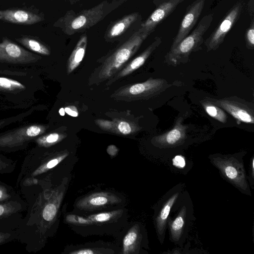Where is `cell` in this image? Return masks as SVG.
<instances>
[{
  "label": "cell",
  "instance_id": "1f68e13d",
  "mask_svg": "<svg viewBox=\"0 0 254 254\" xmlns=\"http://www.w3.org/2000/svg\"><path fill=\"white\" fill-rule=\"evenodd\" d=\"M16 230L4 231L0 230V246L17 240Z\"/></svg>",
  "mask_w": 254,
  "mask_h": 254
},
{
  "label": "cell",
  "instance_id": "83f0119b",
  "mask_svg": "<svg viewBox=\"0 0 254 254\" xmlns=\"http://www.w3.org/2000/svg\"><path fill=\"white\" fill-rule=\"evenodd\" d=\"M122 210H117L115 211L104 212L88 216L87 218L90 219L93 223H105L111 221L120 215H121Z\"/></svg>",
  "mask_w": 254,
  "mask_h": 254
},
{
  "label": "cell",
  "instance_id": "4316f807",
  "mask_svg": "<svg viewBox=\"0 0 254 254\" xmlns=\"http://www.w3.org/2000/svg\"><path fill=\"white\" fill-rule=\"evenodd\" d=\"M21 196L11 186L0 181V203L10 201Z\"/></svg>",
  "mask_w": 254,
  "mask_h": 254
},
{
  "label": "cell",
  "instance_id": "8d00e7d4",
  "mask_svg": "<svg viewBox=\"0 0 254 254\" xmlns=\"http://www.w3.org/2000/svg\"><path fill=\"white\" fill-rule=\"evenodd\" d=\"M0 74L15 75V76H24L26 75V73L21 71H14L8 70H0Z\"/></svg>",
  "mask_w": 254,
  "mask_h": 254
},
{
  "label": "cell",
  "instance_id": "f546056e",
  "mask_svg": "<svg viewBox=\"0 0 254 254\" xmlns=\"http://www.w3.org/2000/svg\"><path fill=\"white\" fill-rule=\"evenodd\" d=\"M66 222L77 225H88L93 224V222L88 218H84L74 214H69L66 216Z\"/></svg>",
  "mask_w": 254,
  "mask_h": 254
},
{
  "label": "cell",
  "instance_id": "5bb4252c",
  "mask_svg": "<svg viewBox=\"0 0 254 254\" xmlns=\"http://www.w3.org/2000/svg\"><path fill=\"white\" fill-rule=\"evenodd\" d=\"M120 201V198L114 193L100 191L81 198L77 202L76 206L81 210L91 211L114 205Z\"/></svg>",
  "mask_w": 254,
  "mask_h": 254
},
{
  "label": "cell",
  "instance_id": "cb8c5ba5",
  "mask_svg": "<svg viewBox=\"0 0 254 254\" xmlns=\"http://www.w3.org/2000/svg\"><path fill=\"white\" fill-rule=\"evenodd\" d=\"M16 40L24 47L34 52L46 56L50 54L49 49L45 45L36 40L26 37L17 38Z\"/></svg>",
  "mask_w": 254,
  "mask_h": 254
},
{
  "label": "cell",
  "instance_id": "277c9868",
  "mask_svg": "<svg viewBox=\"0 0 254 254\" xmlns=\"http://www.w3.org/2000/svg\"><path fill=\"white\" fill-rule=\"evenodd\" d=\"M48 126L32 124L0 135V151L11 152L24 149L28 143L44 133Z\"/></svg>",
  "mask_w": 254,
  "mask_h": 254
},
{
  "label": "cell",
  "instance_id": "44dd1931",
  "mask_svg": "<svg viewBox=\"0 0 254 254\" xmlns=\"http://www.w3.org/2000/svg\"><path fill=\"white\" fill-rule=\"evenodd\" d=\"M187 207L184 206L174 220L169 219L168 224L171 238L174 242H178L183 234L187 223Z\"/></svg>",
  "mask_w": 254,
  "mask_h": 254
},
{
  "label": "cell",
  "instance_id": "603a6c76",
  "mask_svg": "<svg viewBox=\"0 0 254 254\" xmlns=\"http://www.w3.org/2000/svg\"><path fill=\"white\" fill-rule=\"evenodd\" d=\"M200 103L205 112L210 117L221 123L227 122L228 117L225 111L221 108L212 103L208 98L201 101Z\"/></svg>",
  "mask_w": 254,
  "mask_h": 254
},
{
  "label": "cell",
  "instance_id": "30bf717a",
  "mask_svg": "<svg viewBox=\"0 0 254 254\" xmlns=\"http://www.w3.org/2000/svg\"><path fill=\"white\" fill-rule=\"evenodd\" d=\"M41 58L6 38H3L0 43V62L28 64L35 63Z\"/></svg>",
  "mask_w": 254,
  "mask_h": 254
},
{
  "label": "cell",
  "instance_id": "52a82bcc",
  "mask_svg": "<svg viewBox=\"0 0 254 254\" xmlns=\"http://www.w3.org/2000/svg\"><path fill=\"white\" fill-rule=\"evenodd\" d=\"M27 208V202L21 196L0 203V230L12 231L17 229Z\"/></svg>",
  "mask_w": 254,
  "mask_h": 254
},
{
  "label": "cell",
  "instance_id": "2e32d148",
  "mask_svg": "<svg viewBox=\"0 0 254 254\" xmlns=\"http://www.w3.org/2000/svg\"><path fill=\"white\" fill-rule=\"evenodd\" d=\"M95 122L102 129L119 134L128 135L139 129L133 123L122 119H115L113 121L97 120Z\"/></svg>",
  "mask_w": 254,
  "mask_h": 254
},
{
  "label": "cell",
  "instance_id": "4fadbf2b",
  "mask_svg": "<svg viewBox=\"0 0 254 254\" xmlns=\"http://www.w3.org/2000/svg\"><path fill=\"white\" fill-rule=\"evenodd\" d=\"M183 122L184 117H178L171 129L152 139L154 144L162 147L176 146L182 144L187 137L188 127Z\"/></svg>",
  "mask_w": 254,
  "mask_h": 254
},
{
  "label": "cell",
  "instance_id": "5b68a950",
  "mask_svg": "<svg viewBox=\"0 0 254 254\" xmlns=\"http://www.w3.org/2000/svg\"><path fill=\"white\" fill-rule=\"evenodd\" d=\"M170 85L162 78H150L145 82L122 87L113 94V98L126 101L147 99L159 94Z\"/></svg>",
  "mask_w": 254,
  "mask_h": 254
},
{
  "label": "cell",
  "instance_id": "9a60e30c",
  "mask_svg": "<svg viewBox=\"0 0 254 254\" xmlns=\"http://www.w3.org/2000/svg\"><path fill=\"white\" fill-rule=\"evenodd\" d=\"M0 20L21 25H31L42 20L39 15L22 9L0 10Z\"/></svg>",
  "mask_w": 254,
  "mask_h": 254
},
{
  "label": "cell",
  "instance_id": "4dcf8cb0",
  "mask_svg": "<svg viewBox=\"0 0 254 254\" xmlns=\"http://www.w3.org/2000/svg\"><path fill=\"white\" fill-rule=\"evenodd\" d=\"M245 39L247 48L253 50L254 48V19L253 17L250 26L246 32Z\"/></svg>",
  "mask_w": 254,
  "mask_h": 254
},
{
  "label": "cell",
  "instance_id": "d4e9b609",
  "mask_svg": "<svg viewBox=\"0 0 254 254\" xmlns=\"http://www.w3.org/2000/svg\"><path fill=\"white\" fill-rule=\"evenodd\" d=\"M65 136L63 133L52 132L39 136L35 141L39 147L49 148L61 141Z\"/></svg>",
  "mask_w": 254,
  "mask_h": 254
},
{
  "label": "cell",
  "instance_id": "8992f818",
  "mask_svg": "<svg viewBox=\"0 0 254 254\" xmlns=\"http://www.w3.org/2000/svg\"><path fill=\"white\" fill-rule=\"evenodd\" d=\"M107 1H103L97 5L83 10L76 15H67L64 22V31L68 35L83 32L100 21L105 14Z\"/></svg>",
  "mask_w": 254,
  "mask_h": 254
},
{
  "label": "cell",
  "instance_id": "f35d334b",
  "mask_svg": "<svg viewBox=\"0 0 254 254\" xmlns=\"http://www.w3.org/2000/svg\"><path fill=\"white\" fill-rule=\"evenodd\" d=\"M59 113L61 116H64L65 114L64 109L63 108L60 109V110L59 111Z\"/></svg>",
  "mask_w": 254,
  "mask_h": 254
},
{
  "label": "cell",
  "instance_id": "e575fe53",
  "mask_svg": "<svg viewBox=\"0 0 254 254\" xmlns=\"http://www.w3.org/2000/svg\"><path fill=\"white\" fill-rule=\"evenodd\" d=\"M173 165L179 168H183L185 167L186 163L185 159L182 156H176L173 159Z\"/></svg>",
  "mask_w": 254,
  "mask_h": 254
},
{
  "label": "cell",
  "instance_id": "e0dca14e",
  "mask_svg": "<svg viewBox=\"0 0 254 254\" xmlns=\"http://www.w3.org/2000/svg\"><path fill=\"white\" fill-rule=\"evenodd\" d=\"M161 43V38L158 36L156 37L153 42L142 53L134 59L118 73L116 78L119 79L129 75L141 66Z\"/></svg>",
  "mask_w": 254,
  "mask_h": 254
},
{
  "label": "cell",
  "instance_id": "ffe728a7",
  "mask_svg": "<svg viewBox=\"0 0 254 254\" xmlns=\"http://www.w3.org/2000/svg\"><path fill=\"white\" fill-rule=\"evenodd\" d=\"M87 37L86 34L82 35L69 56L67 63V72H72L82 62L86 51Z\"/></svg>",
  "mask_w": 254,
  "mask_h": 254
},
{
  "label": "cell",
  "instance_id": "d6a6232c",
  "mask_svg": "<svg viewBox=\"0 0 254 254\" xmlns=\"http://www.w3.org/2000/svg\"><path fill=\"white\" fill-rule=\"evenodd\" d=\"M31 111L32 110H31L29 111H27L25 113H23L21 114H19L15 117H12L0 120V129L6 126H7L10 123L16 122L17 121H18L21 119L24 118L25 116L31 114L32 112Z\"/></svg>",
  "mask_w": 254,
  "mask_h": 254
},
{
  "label": "cell",
  "instance_id": "7402d4cb",
  "mask_svg": "<svg viewBox=\"0 0 254 254\" xmlns=\"http://www.w3.org/2000/svg\"><path fill=\"white\" fill-rule=\"evenodd\" d=\"M140 239L139 226L135 225L129 229L123 239L122 253H136L138 250Z\"/></svg>",
  "mask_w": 254,
  "mask_h": 254
},
{
  "label": "cell",
  "instance_id": "6da1fadb",
  "mask_svg": "<svg viewBox=\"0 0 254 254\" xmlns=\"http://www.w3.org/2000/svg\"><path fill=\"white\" fill-rule=\"evenodd\" d=\"M213 19L212 14L204 15L191 33L167 53L165 56V63L172 66L187 63L192 53L201 49L204 34L210 26Z\"/></svg>",
  "mask_w": 254,
  "mask_h": 254
},
{
  "label": "cell",
  "instance_id": "f1b7e54d",
  "mask_svg": "<svg viewBox=\"0 0 254 254\" xmlns=\"http://www.w3.org/2000/svg\"><path fill=\"white\" fill-rule=\"evenodd\" d=\"M16 162L0 153V175L10 174L16 168Z\"/></svg>",
  "mask_w": 254,
  "mask_h": 254
},
{
  "label": "cell",
  "instance_id": "8fae6325",
  "mask_svg": "<svg viewBox=\"0 0 254 254\" xmlns=\"http://www.w3.org/2000/svg\"><path fill=\"white\" fill-rule=\"evenodd\" d=\"M184 0H154L155 10L139 28L148 36L165 20Z\"/></svg>",
  "mask_w": 254,
  "mask_h": 254
},
{
  "label": "cell",
  "instance_id": "d6986e66",
  "mask_svg": "<svg viewBox=\"0 0 254 254\" xmlns=\"http://www.w3.org/2000/svg\"><path fill=\"white\" fill-rule=\"evenodd\" d=\"M179 195V191H177L170 196L163 204L156 217V227L161 243L162 241L163 242L164 238L165 232L169 213Z\"/></svg>",
  "mask_w": 254,
  "mask_h": 254
},
{
  "label": "cell",
  "instance_id": "7c38bea8",
  "mask_svg": "<svg viewBox=\"0 0 254 254\" xmlns=\"http://www.w3.org/2000/svg\"><path fill=\"white\" fill-rule=\"evenodd\" d=\"M205 1V0H195L187 7L170 50L174 48L182 40L188 36L195 25L203 10Z\"/></svg>",
  "mask_w": 254,
  "mask_h": 254
},
{
  "label": "cell",
  "instance_id": "ac0fdd59",
  "mask_svg": "<svg viewBox=\"0 0 254 254\" xmlns=\"http://www.w3.org/2000/svg\"><path fill=\"white\" fill-rule=\"evenodd\" d=\"M139 13L135 12L125 15L114 22L106 31V38L110 40L121 36L139 19Z\"/></svg>",
  "mask_w": 254,
  "mask_h": 254
},
{
  "label": "cell",
  "instance_id": "d590c367",
  "mask_svg": "<svg viewBox=\"0 0 254 254\" xmlns=\"http://www.w3.org/2000/svg\"><path fill=\"white\" fill-rule=\"evenodd\" d=\"M64 111L68 115L73 117H76L78 116V112L76 107L74 106H69L64 108Z\"/></svg>",
  "mask_w": 254,
  "mask_h": 254
},
{
  "label": "cell",
  "instance_id": "ba28073f",
  "mask_svg": "<svg viewBox=\"0 0 254 254\" xmlns=\"http://www.w3.org/2000/svg\"><path fill=\"white\" fill-rule=\"evenodd\" d=\"M243 8L241 1L237 2L228 11L221 22L204 42L207 52L216 50L239 19Z\"/></svg>",
  "mask_w": 254,
  "mask_h": 254
},
{
  "label": "cell",
  "instance_id": "836d02e7",
  "mask_svg": "<svg viewBox=\"0 0 254 254\" xmlns=\"http://www.w3.org/2000/svg\"><path fill=\"white\" fill-rule=\"evenodd\" d=\"M104 252H102L100 249L84 248L69 253L71 254H103Z\"/></svg>",
  "mask_w": 254,
  "mask_h": 254
},
{
  "label": "cell",
  "instance_id": "74e56055",
  "mask_svg": "<svg viewBox=\"0 0 254 254\" xmlns=\"http://www.w3.org/2000/svg\"><path fill=\"white\" fill-rule=\"evenodd\" d=\"M118 148L115 145H110L107 148L108 153L112 156H115L118 153Z\"/></svg>",
  "mask_w": 254,
  "mask_h": 254
},
{
  "label": "cell",
  "instance_id": "3957f363",
  "mask_svg": "<svg viewBox=\"0 0 254 254\" xmlns=\"http://www.w3.org/2000/svg\"><path fill=\"white\" fill-rule=\"evenodd\" d=\"M211 162L230 183L246 193L251 195L242 159L235 155L215 154Z\"/></svg>",
  "mask_w": 254,
  "mask_h": 254
},
{
  "label": "cell",
  "instance_id": "7a4b0ae2",
  "mask_svg": "<svg viewBox=\"0 0 254 254\" xmlns=\"http://www.w3.org/2000/svg\"><path fill=\"white\" fill-rule=\"evenodd\" d=\"M148 36L139 28L105 61L98 77L106 79L116 73L135 54Z\"/></svg>",
  "mask_w": 254,
  "mask_h": 254
},
{
  "label": "cell",
  "instance_id": "9c48e42d",
  "mask_svg": "<svg viewBox=\"0 0 254 254\" xmlns=\"http://www.w3.org/2000/svg\"><path fill=\"white\" fill-rule=\"evenodd\" d=\"M214 104L221 108L239 122L254 123V105L236 97L216 99L208 98Z\"/></svg>",
  "mask_w": 254,
  "mask_h": 254
},
{
  "label": "cell",
  "instance_id": "484cf974",
  "mask_svg": "<svg viewBox=\"0 0 254 254\" xmlns=\"http://www.w3.org/2000/svg\"><path fill=\"white\" fill-rule=\"evenodd\" d=\"M25 88L24 85L17 80L0 77V91L8 92H20Z\"/></svg>",
  "mask_w": 254,
  "mask_h": 254
}]
</instances>
